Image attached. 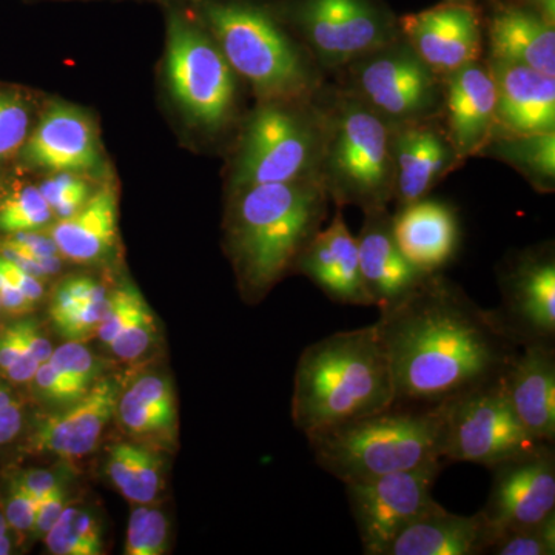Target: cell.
<instances>
[{
	"label": "cell",
	"mask_w": 555,
	"mask_h": 555,
	"mask_svg": "<svg viewBox=\"0 0 555 555\" xmlns=\"http://www.w3.org/2000/svg\"><path fill=\"white\" fill-rule=\"evenodd\" d=\"M116 415H118L120 426L131 436L169 437L173 436L175 429H177V414L149 406L144 401L131 396L129 390L120 393Z\"/></svg>",
	"instance_id": "cell-33"
},
{
	"label": "cell",
	"mask_w": 555,
	"mask_h": 555,
	"mask_svg": "<svg viewBox=\"0 0 555 555\" xmlns=\"http://www.w3.org/2000/svg\"><path fill=\"white\" fill-rule=\"evenodd\" d=\"M492 543L480 511L459 516L436 503L393 537L385 555H478L489 553Z\"/></svg>",
	"instance_id": "cell-25"
},
{
	"label": "cell",
	"mask_w": 555,
	"mask_h": 555,
	"mask_svg": "<svg viewBox=\"0 0 555 555\" xmlns=\"http://www.w3.org/2000/svg\"><path fill=\"white\" fill-rule=\"evenodd\" d=\"M441 78L444 131L460 159L476 156L496 129V87L489 62H470Z\"/></svg>",
	"instance_id": "cell-16"
},
{
	"label": "cell",
	"mask_w": 555,
	"mask_h": 555,
	"mask_svg": "<svg viewBox=\"0 0 555 555\" xmlns=\"http://www.w3.org/2000/svg\"><path fill=\"white\" fill-rule=\"evenodd\" d=\"M40 193L54 217L60 219L72 217L90 199L91 190L86 179L76 173L61 171L56 177L49 178L39 185Z\"/></svg>",
	"instance_id": "cell-37"
},
{
	"label": "cell",
	"mask_w": 555,
	"mask_h": 555,
	"mask_svg": "<svg viewBox=\"0 0 555 555\" xmlns=\"http://www.w3.org/2000/svg\"><path fill=\"white\" fill-rule=\"evenodd\" d=\"M20 327L21 338L24 341L25 349L31 353L40 364L46 363L53 356V346L49 341V338L39 331L36 323L33 321H21L17 323Z\"/></svg>",
	"instance_id": "cell-49"
},
{
	"label": "cell",
	"mask_w": 555,
	"mask_h": 555,
	"mask_svg": "<svg viewBox=\"0 0 555 555\" xmlns=\"http://www.w3.org/2000/svg\"><path fill=\"white\" fill-rule=\"evenodd\" d=\"M5 241L35 259L46 276L56 275L60 272L62 264L60 250L51 236L42 235L39 230H36V232L11 233L10 238Z\"/></svg>",
	"instance_id": "cell-39"
},
{
	"label": "cell",
	"mask_w": 555,
	"mask_h": 555,
	"mask_svg": "<svg viewBox=\"0 0 555 555\" xmlns=\"http://www.w3.org/2000/svg\"><path fill=\"white\" fill-rule=\"evenodd\" d=\"M47 550L54 555H93V551L83 542L69 518L68 507H65L60 520L43 535Z\"/></svg>",
	"instance_id": "cell-42"
},
{
	"label": "cell",
	"mask_w": 555,
	"mask_h": 555,
	"mask_svg": "<svg viewBox=\"0 0 555 555\" xmlns=\"http://www.w3.org/2000/svg\"><path fill=\"white\" fill-rule=\"evenodd\" d=\"M393 403L392 371L377 324L328 335L299 357L292 418L306 437Z\"/></svg>",
	"instance_id": "cell-2"
},
{
	"label": "cell",
	"mask_w": 555,
	"mask_h": 555,
	"mask_svg": "<svg viewBox=\"0 0 555 555\" xmlns=\"http://www.w3.org/2000/svg\"><path fill=\"white\" fill-rule=\"evenodd\" d=\"M53 217L39 188L27 185L0 204V232H36L49 225Z\"/></svg>",
	"instance_id": "cell-30"
},
{
	"label": "cell",
	"mask_w": 555,
	"mask_h": 555,
	"mask_svg": "<svg viewBox=\"0 0 555 555\" xmlns=\"http://www.w3.org/2000/svg\"><path fill=\"white\" fill-rule=\"evenodd\" d=\"M39 366V361L36 360V358L33 357L27 349H25L24 353H22L20 357V360H17L13 366L7 369L5 375L11 379V382L24 385V383L33 382V378H35L36 371H38Z\"/></svg>",
	"instance_id": "cell-52"
},
{
	"label": "cell",
	"mask_w": 555,
	"mask_h": 555,
	"mask_svg": "<svg viewBox=\"0 0 555 555\" xmlns=\"http://www.w3.org/2000/svg\"><path fill=\"white\" fill-rule=\"evenodd\" d=\"M489 553L495 555H554L555 513L542 524L499 535Z\"/></svg>",
	"instance_id": "cell-35"
},
{
	"label": "cell",
	"mask_w": 555,
	"mask_h": 555,
	"mask_svg": "<svg viewBox=\"0 0 555 555\" xmlns=\"http://www.w3.org/2000/svg\"><path fill=\"white\" fill-rule=\"evenodd\" d=\"M441 411L444 462L492 467L540 444L514 414L503 377L456 398Z\"/></svg>",
	"instance_id": "cell-11"
},
{
	"label": "cell",
	"mask_w": 555,
	"mask_h": 555,
	"mask_svg": "<svg viewBox=\"0 0 555 555\" xmlns=\"http://www.w3.org/2000/svg\"><path fill=\"white\" fill-rule=\"evenodd\" d=\"M65 507H67V495H65L64 488L60 485L36 506L33 532L38 537L46 535L53 528V525L60 520Z\"/></svg>",
	"instance_id": "cell-45"
},
{
	"label": "cell",
	"mask_w": 555,
	"mask_h": 555,
	"mask_svg": "<svg viewBox=\"0 0 555 555\" xmlns=\"http://www.w3.org/2000/svg\"><path fill=\"white\" fill-rule=\"evenodd\" d=\"M24 350L25 346L22 343L17 323L0 332V371L5 372L7 369L13 366Z\"/></svg>",
	"instance_id": "cell-50"
},
{
	"label": "cell",
	"mask_w": 555,
	"mask_h": 555,
	"mask_svg": "<svg viewBox=\"0 0 555 555\" xmlns=\"http://www.w3.org/2000/svg\"><path fill=\"white\" fill-rule=\"evenodd\" d=\"M22 429V408L9 389L0 386V447L11 443Z\"/></svg>",
	"instance_id": "cell-46"
},
{
	"label": "cell",
	"mask_w": 555,
	"mask_h": 555,
	"mask_svg": "<svg viewBox=\"0 0 555 555\" xmlns=\"http://www.w3.org/2000/svg\"><path fill=\"white\" fill-rule=\"evenodd\" d=\"M3 517L10 528L20 534H27L35 528L36 503L14 478L11 481L9 495H7Z\"/></svg>",
	"instance_id": "cell-43"
},
{
	"label": "cell",
	"mask_w": 555,
	"mask_h": 555,
	"mask_svg": "<svg viewBox=\"0 0 555 555\" xmlns=\"http://www.w3.org/2000/svg\"><path fill=\"white\" fill-rule=\"evenodd\" d=\"M353 94L378 115L398 124L433 119L443 105V80L409 47L396 39L350 62Z\"/></svg>",
	"instance_id": "cell-9"
},
{
	"label": "cell",
	"mask_w": 555,
	"mask_h": 555,
	"mask_svg": "<svg viewBox=\"0 0 555 555\" xmlns=\"http://www.w3.org/2000/svg\"><path fill=\"white\" fill-rule=\"evenodd\" d=\"M169 520L158 507L138 505L127 529V555H163L169 542Z\"/></svg>",
	"instance_id": "cell-31"
},
{
	"label": "cell",
	"mask_w": 555,
	"mask_h": 555,
	"mask_svg": "<svg viewBox=\"0 0 555 555\" xmlns=\"http://www.w3.org/2000/svg\"><path fill=\"white\" fill-rule=\"evenodd\" d=\"M25 158L39 169L79 173L100 164L96 129L86 113L68 104H53L24 145Z\"/></svg>",
	"instance_id": "cell-22"
},
{
	"label": "cell",
	"mask_w": 555,
	"mask_h": 555,
	"mask_svg": "<svg viewBox=\"0 0 555 555\" xmlns=\"http://www.w3.org/2000/svg\"><path fill=\"white\" fill-rule=\"evenodd\" d=\"M13 478L25 489V492L31 496L36 506H38L53 489H56L57 486L61 485L56 474H54L53 470L47 469L22 470V473Z\"/></svg>",
	"instance_id": "cell-47"
},
{
	"label": "cell",
	"mask_w": 555,
	"mask_h": 555,
	"mask_svg": "<svg viewBox=\"0 0 555 555\" xmlns=\"http://www.w3.org/2000/svg\"><path fill=\"white\" fill-rule=\"evenodd\" d=\"M324 138L317 179L337 206L383 210L393 199V124L352 91L323 105Z\"/></svg>",
	"instance_id": "cell-6"
},
{
	"label": "cell",
	"mask_w": 555,
	"mask_h": 555,
	"mask_svg": "<svg viewBox=\"0 0 555 555\" xmlns=\"http://www.w3.org/2000/svg\"><path fill=\"white\" fill-rule=\"evenodd\" d=\"M491 492L480 511L496 537L542 524L555 513L553 443H540L489 467Z\"/></svg>",
	"instance_id": "cell-13"
},
{
	"label": "cell",
	"mask_w": 555,
	"mask_h": 555,
	"mask_svg": "<svg viewBox=\"0 0 555 555\" xmlns=\"http://www.w3.org/2000/svg\"><path fill=\"white\" fill-rule=\"evenodd\" d=\"M317 178L235 190L229 211V250L248 297L261 298L295 270L327 217Z\"/></svg>",
	"instance_id": "cell-3"
},
{
	"label": "cell",
	"mask_w": 555,
	"mask_h": 555,
	"mask_svg": "<svg viewBox=\"0 0 555 555\" xmlns=\"http://www.w3.org/2000/svg\"><path fill=\"white\" fill-rule=\"evenodd\" d=\"M295 272L308 276L332 301L372 306L361 280L357 238L347 229L341 211L302 250Z\"/></svg>",
	"instance_id": "cell-23"
},
{
	"label": "cell",
	"mask_w": 555,
	"mask_h": 555,
	"mask_svg": "<svg viewBox=\"0 0 555 555\" xmlns=\"http://www.w3.org/2000/svg\"><path fill=\"white\" fill-rule=\"evenodd\" d=\"M286 14L321 67H345L398 38L375 0H292Z\"/></svg>",
	"instance_id": "cell-10"
},
{
	"label": "cell",
	"mask_w": 555,
	"mask_h": 555,
	"mask_svg": "<svg viewBox=\"0 0 555 555\" xmlns=\"http://www.w3.org/2000/svg\"><path fill=\"white\" fill-rule=\"evenodd\" d=\"M496 87L495 134L555 131V79L526 65L489 60Z\"/></svg>",
	"instance_id": "cell-21"
},
{
	"label": "cell",
	"mask_w": 555,
	"mask_h": 555,
	"mask_svg": "<svg viewBox=\"0 0 555 555\" xmlns=\"http://www.w3.org/2000/svg\"><path fill=\"white\" fill-rule=\"evenodd\" d=\"M478 155L502 160L540 193L555 188V131L496 134Z\"/></svg>",
	"instance_id": "cell-28"
},
{
	"label": "cell",
	"mask_w": 555,
	"mask_h": 555,
	"mask_svg": "<svg viewBox=\"0 0 555 555\" xmlns=\"http://www.w3.org/2000/svg\"><path fill=\"white\" fill-rule=\"evenodd\" d=\"M0 308H2V306H0Z\"/></svg>",
	"instance_id": "cell-56"
},
{
	"label": "cell",
	"mask_w": 555,
	"mask_h": 555,
	"mask_svg": "<svg viewBox=\"0 0 555 555\" xmlns=\"http://www.w3.org/2000/svg\"><path fill=\"white\" fill-rule=\"evenodd\" d=\"M108 298L104 301L86 302L79 308L69 310V312L61 313V315L51 317L54 326L62 337L69 341H83L90 335L96 334L102 318L107 310Z\"/></svg>",
	"instance_id": "cell-38"
},
{
	"label": "cell",
	"mask_w": 555,
	"mask_h": 555,
	"mask_svg": "<svg viewBox=\"0 0 555 555\" xmlns=\"http://www.w3.org/2000/svg\"><path fill=\"white\" fill-rule=\"evenodd\" d=\"M0 270L5 273L14 286L20 288L25 297L30 299L33 305H36L43 297L46 291H43L42 280H39V278L30 275V273L17 268L16 264L2 257H0Z\"/></svg>",
	"instance_id": "cell-48"
},
{
	"label": "cell",
	"mask_w": 555,
	"mask_h": 555,
	"mask_svg": "<svg viewBox=\"0 0 555 555\" xmlns=\"http://www.w3.org/2000/svg\"><path fill=\"white\" fill-rule=\"evenodd\" d=\"M119 396L118 383L98 379L86 396L69 403L64 412L39 423L30 440L33 451L64 460L91 454L116 414Z\"/></svg>",
	"instance_id": "cell-18"
},
{
	"label": "cell",
	"mask_w": 555,
	"mask_h": 555,
	"mask_svg": "<svg viewBox=\"0 0 555 555\" xmlns=\"http://www.w3.org/2000/svg\"><path fill=\"white\" fill-rule=\"evenodd\" d=\"M492 60L555 76L554 22L526 5L500 7L489 24Z\"/></svg>",
	"instance_id": "cell-26"
},
{
	"label": "cell",
	"mask_w": 555,
	"mask_h": 555,
	"mask_svg": "<svg viewBox=\"0 0 555 555\" xmlns=\"http://www.w3.org/2000/svg\"><path fill=\"white\" fill-rule=\"evenodd\" d=\"M392 153L398 207L426 198L438 181L462 163L447 131L430 119L393 126Z\"/></svg>",
	"instance_id": "cell-17"
},
{
	"label": "cell",
	"mask_w": 555,
	"mask_h": 555,
	"mask_svg": "<svg viewBox=\"0 0 555 555\" xmlns=\"http://www.w3.org/2000/svg\"><path fill=\"white\" fill-rule=\"evenodd\" d=\"M138 294L137 288L126 286L116 291L112 297H108L107 310H105V315L96 328V337L105 346H109V343L116 338L120 328L129 320L131 308H133Z\"/></svg>",
	"instance_id": "cell-40"
},
{
	"label": "cell",
	"mask_w": 555,
	"mask_h": 555,
	"mask_svg": "<svg viewBox=\"0 0 555 555\" xmlns=\"http://www.w3.org/2000/svg\"><path fill=\"white\" fill-rule=\"evenodd\" d=\"M364 215L363 228L357 236L361 280L371 305L383 312L406 297L426 275L398 248L387 208Z\"/></svg>",
	"instance_id": "cell-20"
},
{
	"label": "cell",
	"mask_w": 555,
	"mask_h": 555,
	"mask_svg": "<svg viewBox=\"0 0 555 555\" xmlns=\"http://www.w3.org/2000/svg\"><path fill=\"white\" fill-rule=\"evenodd\" d=\"M443 463H427L345 485L364 554L385 555L401 529L436 505L433 489Z\"/></svg>",
	"instance_id": "cell-12"
},
{
	"label": "cell",
	"mask_w": 555,
	"mask_h": 555,
	"mask_svg": "<svg viewBox=\"0 0 555 555\" xmlns=\"http://www.w3.org/2000/svg\"><path fill=\"white\" fill-rule=\"evenodd\" d=\"M503 383L518 422L539 443L555 441V352L553 345H525Z\"/></svg>",
	"instance_id": "cell-19"
},
{
	"label": "cell",
	"mask_w": 555,
	"mask_h": 555,
	"mask_svg": "<svg viewBox=\"0 0 555 555\" xmlns=\"http://www.w3.org/2000/svg\"><path fill=\"white\" fill-rule=\"evenodd\" d=\"M317 465L343 481L443 460V411L392 406L308 437Z\"/></svg>",
	"instance_id": "cell-4"
},
{
	"label": "cell",
	"mask_w": 555,
	"mask_h": 555,
	"mask_svg": "<svg viewBox=\"0 0 555 555\" xmlns=\"http://www.w3.org/2000/svg\"><path fill=\"white\" fill-rule=\"evenodd\" d=\"M502 308L496 310L518 345H553L555 339V258L553 244L529 248L500 276Z\"/></svg>",
	"instance_id": "cell-14"
},
{
	"label": "cell",
	"mask_w": 555,
	"mask_h": 555,
	"mask_svg": "<svg viewBox=\"0 0 555 555\" xmlns=\"http://www.w3.org/2000/svg\"><path fill=\"white\" fill-rule=\"evenodd\" d=\"M463 2H470V0H463Z\"/></svg>",
	"instance_id": "cell-55"
},
{
	"label": "cell",
	"mask_w": 555,
	"mask_h": 555,
	"mask_svg": "<svg viewBox=\"0 0 555 555\" xmlns=\"http://www.w3.org/2000/svg\"><path fill=\"white\" fill-rule=\"evenodd\" d=\"M396 408L440 409L502 378L520 345L496 310L480 308L440 272L379 312Z\"/></svg>",
	"instance_id": "cell-1"
},
{
	"label": "cell",
	"mask_w": 555,
	"mask_h": 555,
	"mask_svg": "<svg viewBox=\"0 0 555 555\" xmlns=\"http://www.w3.org/2000/svg\"><path fill=\"white\" fill-rule=\"evenodd\" d=\"M392 232L401 254L425 275L440 272L459 248L455 211L440 201L423 198L398 207Z\"/></svg>",
	"instance_id": "cell-24"
},
{
	"label": "cell",
	"mask_w": 555,
	"mask_h": 555,
	"mask_svg": "<svg viewBox=\"0 0 555 555\" xmlns=\"http://www.w3.org/2000/svg\"><path fill=\"white\" fill-rule=\"evenodd\" d=\"M105 473L120 494L137 505L155 502L163 489V462L155 452L139 444L109 448Z\"/></svg>",
	"instance_id": "cell-29"
},
{
	"label": "cell",
	"mask_w": 555,
	"mask_h": 555,
	"mask_svg": "<svg viewBox=\"0 0 555 555\" xmlns=\"http://www.w3.org/2000/svg\"><path fill=\"white\" fill-rule=\"evenodd\" d=\"M49 361L65 379L76 400L89 392L100 374L96 357L80 341H68L57 347Z\"/></svg>",
	"instance_id": "cell-32"
},
{
	"label": "cell",
	"mask_w": 555,
	"mask_h": 555,
	"mask_svg": "<svg viewBox=\"0 0 555 555\" xmlns=\"http://www.w3.org/2000/svg\"><path fill=\"white\" fill-rule=\"evenodd\" d=\"M30 124L27 102L16 93H0V163L24 147Z\"/></svg>",
	"instance_id": "cell-36"
},
{
	"label": "cell",
	"mask_w": 555,
	"mask_h": 555,
	"mask_svg": "<svg viewBox=\"0 0 555 555\" xmlns=\"http://www.w3.org/2000/svg\"><path fill=\"white\" fill-rule=\"evenodd\" d=\"M155 318H153L152 310L149 309L142 295L138 294L129 320L108 347L113 356L118 357L119 360L137 361L147 353L149 347L155 339Z\"/></svg>",
	"instance_id": "cell-34"
},
{
	"label": "cell",
	"mask_w": 555,
	"mask_h": 555,
	"mask_svg": "<svg viewBox=\"0 0 555 555\" xmlns=\"http://www.w3.org/2000/svg\"><path fill=\"white\" fill-rule=\"evenodd\" d=\"M9 535V524H7L3 514H0V537Z\"/></svg>",
	"instance_id": "cell-54"
},
{
	"label": "cell",
	"mask_w": 555,
	"mask_h": 555,
	"mask_svg": "<svg viewBox=\"0 0 555 555\" xmlns=\"http://www.w3.org/2000/svg\"><path fill=\"white\" fill-rule=\"evenodd\" d=\"M36 389L46 400L57 401V403H73L76 401L72 390L61 377L60 372L54 369L50 361L40 364L33 378Z\"/></svg>",
	"instance_id": "cell-44"
},
{
	"label": "cell",
	"mask_w": 555,
	"mask_h": 555,
	"mask_svg": "<svg viewBox=\"0 0 555 555\" xmlns=\"http://www.w3.org/2000/svg\"><path fill=\"white\" fill-rule=\"evenodd\" d=\"M11 553V542L9 535L0 537V555H9Z\"/></svg>",
	"instance_id": "cell-53"
},
{
	"label": "cell",
	"mask_w": 555,
	"mask_h": 555,
	"mask_svg": "<svg viewBox=\"0 0 555 555\" xmlns=\"http://www.w3.org/2000/svg\"><path fill=\"white\" fill-rule=\"evenodd\" d=\"M201 16L230 67L266 102L309 101L320 89L310 61L273 14L247 0H203Z\"/></svg>",
	"instance_id": "cell-5"
},
{
	"label": "cell",
	"mask_w": 555,
	"mask_h": 555,
	"mask_svg": "<svg viewBox=\"0 0 555 555\" xmlns=\"http://www.w3.org/2000/svg\"><path fill=\"white\" fill-rule=\"evenodd\" d=\"M324 138L323 105L309 101L266 102L248 119L233 189L317 178Z\"/></svg>",
	"instance_id": "cell-7"
},
{
	"label": "cell",
	"mask_w": 555,
	"mask_h": 555,
	"mask_svg": "<svg viewBox=\"0 0 555 555\" xmlns=\"http://www.w3.org/2000/svg\"><path fill=\"white\" fill-rule=\"evenodd\" d=\"M62 257L79 264L101 261L118 236V201L115 190L93 193L80 210L60 219L50 233Z\"/></svg>",
	"instance_id": "cell-27"
},
{
	"label": "cell",
	"mask_w": 555,
	"mask_h": 555,
	"mask_svg": "<svg viewBox=\"0 0 555 555\" xmlns=\"http://www.w3.org/2000/svg\"><path fill=\"white\" fill-rule=\"evenodd\" d=\"M0 306L11 313L28 312L35 306L20 288L11 283L2 270H0Z\"/></svg>",
	"instance_id": "cell-51"
},
{
	"label": "cell",
	"mask_w": 555,
	"mask_h": 555,
	"mask_svg": "<svg viewBox=\"0 0 555 555\" xmlns=\"http://www.w3.org/2000/svg\"><path fill=\"white\" fill-rule=\"evenodd\" d=\"M400 30L409 47L438 76L481 60L480 14L470 2L448 0L422 13L409 14L400 21Z\"/></svg>",
	"instance_id": "cell-15"
},
{
	"label": "cell",
	"mask_w": 555,
	"mask_h": 555,
	"mask_svg": "<svg viewBox=\"0 0 555 555\" xmlns=\"http://www.w3.org/2000/svg\"><path fill=\"white\" fill-rule=\"evenodd\" d=\"M127 390L149 406L177 414L173 387L166 377L156 374L142 375Z\"/></svg>",
	"instance_id": "cell-41"
},
{
	"label": "cell",
	"mask_w": 555,
	"mask_h": 555,
	"mask_svg": "<svg viewBox=\"0 0 555 555\" xmlns=\"http://www.w3.org/2000/svg\"><path fill=\"white\" fill-rule=\"evenodd\" d=\"M167 78L185 115L204 129H221L232 116L235 72L210 33L184 11H170L167 22Z\"/></svg>",
	"instance_id": "cell-8"
}]
</instances>
